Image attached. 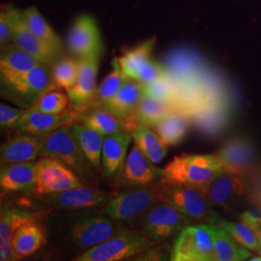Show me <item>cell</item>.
<instances>
[{"instance_id":"obj_13","label":"cell","mask_w":261,"mask_h":261,"mask_svg":"<svg viewBox=\"0 0 261 261\" xmlns=\"http://www.w3.org/2000/svg\"><path fill=\"white\" fill-rule=\"evenodd\" d=\"M47 205L58 209H87L105 206L113 197L112 193L103 192L93 187H75L60 193L42 196Z\"/></svg>"},{"instance_id":"obj_1","label":"cell","mask_w":261,"mask_h":261,"mask_svg":"<svg viewBox=\"0 0 261 261\" xmlns=\"http://www.w3.org/2000/svg\"><path fill=\"white\" fill-rule=\"evenodd\" d=\"M225 171V166L218 155L183 154L174 157L163 168L162 182L203 189Z\"/></svg>"},{"instance_id":"obj_17","label":"cell","mask_w":261,"mask_h":261,"mask_svg":"<svg viewBox=\"0 0 261 261\" xmlns=\"http://www.w3.org/2000/svg\"><path fill=\"white\" fill-rule=\"evenodd\" d=\"M143 96V85L138 81L127 79L120 90L103 108L120 118L127 130L138 122L136 111Z\"/></svg>"},{"instance_id":"obj_5","label":"cell","mask_w":261,"mask_h":261,"mask_svg":"<svg viewBox=\"0 0 261 261\" xmlns=\"http://www.w3.org/2000/svg\"><path fill=\"white\" fill-rule=\"evenodd\" d=\"M56 86L51 65L40 63L23 75L1 83L2 97L21 109H30L49 88Z\"/></svg>"},{"instance_id":"obj_33","label":"cell","mask_w":261,"mask_h":261,"mask_svg":"<svg viewBox=\"0 0 261 261\" xmlns=\"http://www.w3.org/2000/svg\"><path fill=\"white\" fill-rule=\"evenodd\" d=\"M22 16L28 28H30V30L38 39H40L48 46L62 51L63 45L61 39L36 7L32 6L23 10Z\"/></svg>"},{"instance_id":"obj_29","label":"cell","mask_w":261,"mask_h":261,"mask_svg":"<svg viewBox=\"0 0 261 261\" xmlns=\"http://www.w3.org/2000/svg\"><path fill=\"white\" fill-rule=\"evenodd\" d=\"M215 252L217 261H241L252 257L247 248L237 241L224 227L213 224Z\"/></svg>"},{"instance_id":"obj_32","label":"cell","mask_w":261,"mask_h":261,"mask_svg":"<svg viewBox=\"0 0 261 261\" xmlns=\"http://www.w3.org/2000/svg\"><path fill=\"white\" fill-rule=\"evenodd\" d=\"M155 44L156 38H150L138 46L127 49L120 57L117 58L122 73L126 79H136L140 66L151 58Z\"/></svg>"},{"instance_id":"obj_20","label":"cell","mask_w":261,"mask_h":261,"mask_svg":"<svg viewBox=\"0 0 261 261\" xmlns=\"http://www.w3.org/2000/svg\"><path fill=\"white\" fill-rule=\"evenodd\" d=\"M132 140L133 137L127 130L105 137L102 149V169L105 176L110 179L119 177Z\"/></svg>"},{"instance_id":"obj_41","label":"cell","mask_w":261,"mask_h":261,"mask_svg":"<svg viewBox=\"0 0 261 261\" xmlns=\"http://www.w3.org/2000/svg\"><path fill=\"white\" fill-rule=\"evenodd\" d=\"M27 110L16 109L7 105H0V126L2 129L14 128Z\"/></svg>"},{"instance_id":"obj_7","label":"cell","mask_w":261,"mask_h":261,"mask_svg":"<svg viewBox=\"0 0 261 261\" xmlns=\"http://www.w3.org/2000/svg\"><path fill=\"white\" fill-rule=\"evenodd\" d=\"M140 231L154 242H161L180 233L189 224V219L175 206L160 200L140 220Z\"/></svg>"},{"instance_id":"obj_12","label":"cell","mask_w":261,"mask_h":261,"mask_svg":"<svg viewBox=\"0 0 261 261\" xmlns=\"http://www.w3.org/2000/svg\"><path fill=\"white\" fill-rule=\"evenodd\" d=\"M9 11L12 21L13 43L31 56L36 57L41 62L53 65L58 58H60L62 51L48 46L33 34L24 20L22 11H19L12 6H9Z\"/></svg>"},{"instance_id":"obj_6","label":"cell","mask_w":261,"mask_h":261,"mask_svg":"<svg viewBox=\"0 0 261 261\" xmlns=\"http://www.w3.org/2000/svg\"><path fill=\"white\" fill-rule=\"evenodd\" d=\"M171 260L217 261L213 224L186 226L173 245Z\"/></svg>"},{"instance_id":"obj_44","label":"cell","mask_w":261,"mask_h":261,"mask_svg":"<svg viewBox=\"0 0 261 261\" xmlns=\"http://www.w3.org/2000/svg\"><path fill=\"white\" fill-rule=\"evenodd\" d=\"M255 231H256V233L258 235V239H259V249H258V252L261 253V227L258 228V229H256Z\"/></svg>"},{"instance_id":"obj_23","label":"cell","mask_w":261,"mask_h":261,"mask_svg":"<svg viewBox=\"0 0 261 261\" xmlns=\"http://www.w3.org/2000/svg\"><path fill=\"white\" fill-rule=\"evenodd\" d=\"M224 163L226 171L238 173L251 167L254 158L252 144L244 139L228 140L218 153Z\"/></svg>"},{"instance_id":"obj_15","label":"cell","mask_w":261,"mask_h":261,"mask_svg":"<svg viewBox=\"0 0 261 261\" xmlns=\"http://www.w3.org/2000/svg\"><path fill=\"white\" fill-rule=\"evenodd\" d=\"M100 56L79 59V77L74 87L66 91L71 106L76 111H84L94 103L97 92L96 80L99 70Z\"/></svg>"},{"instance_id":"obj_35","label":"cell","mask_w":261,"mask_h":261,"mask_svg":"<svg viewBox=\"0 0 261 261\" xmlns=\"http://www.w3.org/2000/svg\"><path fill=\"white\" fill-rule=\"evenodd\" d=\"M126 80L127 79L122 73L121 68L118 63V59L117 57H115L112 61V70L98 86L93 105L90 108H103V106L120 90Z\"/></svg>"},{"instance_id":"obj_11","label":"cell","mask_w":261,"mask_h":261,"mask_svg":"<svg viewBox=\"0 0 261 261\" xmlns=\"http://www.w3.org/2000/svg\"><path fill=\"white\" fill-rule=\"evenodd\" d=\"M67 46L77 59L101 56L103 42L100 29L92 16L81 15L74 20L68 33Z\"/></svg>"},{"instance_id":"obj_43","label":"cell","mask_w":261,"mask_h":261,"mask_svg":"<svg viewBox=\"0 0 261 261\" xmlns=\"http://www.w3.org/2000/svg\"><path fill=\"white\" fill-rule=\"evenodd\" d=\"M243 223L250 225L254 230L261 227V211L258 209H250L241 215Z\"/></svg>"},{"instance_id":"obj_4","label":"cell","mask_w":261,"mask_h":261,"mask_svg":"<svg viewBox=\"0 0 261 261\" xmlns=\"http://www.w3.org/2000/svg\"><path fill=\"white\" fill-rule=\"evenodd\" d=\"M42 157H53L64 163L80 177H93L94 167L84 156L72 125H67L47 135H42Z\"/></svg>"},{"instance_id":"obj_39","label":"cell","mask_w":261,"mask_h":261,"mask_svg":"<svg viewBox=\"0 0 261 261\" xmlns=\"http://www.w3.org/2000/svg\"><path fill=\"white\" fill-rule=\"evenodd\" d=\"M143 92L145 96L150 98L174 105L177 100V86H175L174 82L169 77V75L152 84L143 85Z\"/></svg>"},{"instance_id":"obj_10","label":"cell","mask_w":261,"mask_h":261,"mask_svg":"<svg viewBox=\"0 0 261 261\" xmlns=\"http://www.w3.org/2000/svg\"><path fill=\"white\" fill-rule=\"evenodd\" d=\"M161 200L175 206L189 220H208L213 223L217 216L210 210L211 203L205 193L196 187L164 183Z\"/></svg>"},{"instance_id":"obj_28","label":"cell","mask_w":261,"mask_h":261,"mask_svg":"<svg viewBox=\"0 0 261 261\" xmlns=\"http://www.w3.org/2000/svg\"><path fill=\"white\" fill-rule=\"evenodd\" d=\"M130 134L135 144L155 165L160 164L166 157L167 146L160 139L158 134L151 130L149 127L138 124Z\"/></svg>"},{"instance_id":"obj_31","label":"cell","mask_w":261,"mask_h":261,"mask_svg":"<svg viewBox=\"0 0 261 261\" xmlns=\"http://www.w3.org/2000/svg\"><path fill=\"white\" fill-rule=\"evenodd\" d=\"M173 112H179L174 103L159 101L144 95L137 108L136 118L139 124L154 128L162 119Z\"/></svg>"},{"instance_id":"obj_14","label":"cell","mask_w":261,"mask_h":261,"mask_svg":"<svg viewBox=\"0 0 261 261\" xmlns=\"http://www.w3.org/2000/svg\"><path fill=\"white\" fill-rule=\"evenodd\" d=\"M163 178V168H157L155 164L134 144L116 181L120 187L141 186L160 182Z\"/></svg>"},{"instance_id":"obj_42","label":"cell","mask_w":261,"mask_h":261,"mask_svg":"<svg viewBox=\"0 0 261 261\" xmlns=\"http://www.w3.org/2000/svg\"><path fill=\"white\" fill-rule=\"evenodd\" d=\"M13 42L12 38V21L10 16L9 6H5L0 12V46L4 47Z\"/></svg>"},{"instance_id":"obj_8","label":"cell","mask_w":261,"mask_h":261,"mask_svg":"<svg viewBox=\"0 0 261 261\" xmlns=\"http://www.w3.org/2000/svg\"><path fill=\"white\" fill-rule=\"evenodd\" d=\"M125 223L103 213H85L75 222L71 229V239L81 250H88L118 233Z\"/></svg>"},{"instance_id":"obj_2","label":"cell","mask_w":261,"mask_h":261,"mask_svg":"<svg viewBox=\"0 0 261 261\" xmlns=\"http://www.w3.org/2000/svg\"><path fill=\"white\" fill-rule=\"evenodd\" d=\"M164 183L162 181L141 186L128 187L103 206V212L123 223L140 221L152 206L161 200Z\"/></svg>"},{"instance_id":"obj_26","label":"cell","mask_w":261,"mask_h":261,"mask_svg":"<svg viewBox=\"0 0 261 261\" xmlns=\"http://www.w3.org/2000/svg\"><path fill=\"white\" fill-rule=\"evenodd\" d=\"M77 112L79 122L101 133L103 137L126 130L121 119L105 108L94 107Z\"/></svg>"},{"instance_id":"obj_22","label":"cell","mask_w":261,"mask_h":261,"mask_svg":"<svg viewBox=\"0 0 261 261\" xmlns=\"http://www.w3.org/2000/svg\"><path fill=\"white\" fill-rule=\"evenodd\" d=\"M41 62L36 57L18 47L9 44L1 47L0 77L1 83H6L20 75L25 74Z\"/></svg>"},{"instance_id":"obj_40","label":"cell","mask_w":261,"mask_h":261,"mask_svg":"<svg viewBox=\"0 0 261 261\" xmlns=\"http://www.w3.org/2000/svg\"><path fill=\"white\" fill-rule=\"evenodd\" d=\"M167 75H168L167 68L150 58L140 66L135 81H138L142 85H146Z\"/></svg>"},{"instance_id":"obj_37","label":"cell","mask_w":261,"mask_h":261,"mask_svg":"<svg viewBox=\"0 0 261 261\" xmlns=\"http://www.w3.org/2000/svg\"><path fill=\"white\" fill-rule=\"evenodd\" d=\"M69 103L67 92L56 85L43 94L30 109L48 114H60L66 112Z\"/></svg>"},{"instance_id":"obj_3","label":"cell","mask_w":261,"mask_h":261,"mask_svg":"<svg viewBox=\"0 0 261 261\" xmlns=\"http://www.w3.org/2000/svg\"><path fill=\"white\" fill-rule=\"evenodd\" d=\"M156 242L145 234L124 228L108 240L85 250L75 261H119L150 250Z\"/></svg>"},{"instance_id":"obj_24","label":"cell","mask_w":261,"mask_h":261,"mask_svg":"<svg viewBox=\"0 0 261 261\" xmlns=\"http://www.w3.org/2000/svg\"><path fill=\"white\" fill-rule=\"evenodd\" d=\"M46 244L43 229L30 219L16 230L12 240L13 251L17 258L27 257L37 252Z\"/></svg>"},{"instance_id":"obj_18","label":"cell","mask_w":261,"mask_h":261,"mask_svg":"<svg viewBox=\"0 0 261 261\" xmlns=\"http://www.w3.org/2000/svg\"><path fill=\"white\" fill-rule=\"evenodd\" d=\"M42 136L24 134L18 135L3 142L0 147L1 166L32 162L42 157Z\"/></svg>"},{"instance_id":"obj_27","label":"cell","mask_w":261,"mask_h":261,"mask_svg":"<svg viewBox=\"0 0 261 261\" xmlns=\"http://www.w3.org/2000/svg\"><path fill=\"white\" fill-rule=\"evenodd\" d=\"M72 127L84 156L95 169H100L102 168V149L105 137L101 133L81 122H75Z\"/></svg>"},{"instance_id":"obj_16","label":"cell","mask_w":261,"mask_h":261,"mask_svg":"<svg viewBox=\"0 0 261 261\" xmlns=\"http://www.w3.org/2000/svg\"><path fill=\"white\" fill-rule=\"evenodd\" d=\"M79 122L77 111H66L60 114H48L33 109H28L21 118L14 126L20 133L42 136L47 135L60 127L73 125Z\"/></svg>"},{"instance_id":"obj_9","label":"cell","mask_w":261,"mask_h":261,"mask_svg":"<svg viewBox=\"0 0 261 261\" xmlns=\"http://www.w3.org/2000/svg\"><path fill=\"white\" fill-rule=\"evenodd\" d=\"M81 177L64 163L53 157H41L36 162V181L33 194L42 196L83 186Z\"/></svg>"},{"instance_id":"obj_19","label":"cell","mask_w":261,"mask_h":261,"mask_svg":"<svg viewBox=\"0 0 261 261\" xmlns=\"http://www.w3.org/2000/svg\"><path fill=\"white\" fill-rule=\"evenodd\" d=\"M36 181V163L25 162L1 166V196L10 193L33 194Z\"/></svg>"},{"instance_id":"obj_21","label":"cell","mask_w":261,"mask_h":261,"mask_svg":"<svg viewBox=\"0 0 261 261\" xmlns=\"http://www.w3.org/2000/svg\"><path fill=\"white\" fill-rule=\"evenodd\" d=\"M245 188L244 181L236 173L225 171L201 190L205 193L211 204L229 208L242 198Z\"/></svg>"},{"instance_id":"obj_25","label":"cell","mask_w":261,"mask_h":261,"mask_svg":"<svg viewBox=\"0 0 261 261\" xmlns=\"http://www.w3.org/2000/svg\"><path fill=\"white\" fill-rule=\"evenodd\" d=\"M30 219L32 217L22 210L14 209L2 212L0 220V260L18 259L12 247L13 236L19 226Z\"/></svg>"},{"instance_id":"obj_34","label":"cell","mask_w":261,"mask_h":261,"mask_svg":"<svg viewBox=\"0 0 261 261\" xmlns=\"http://www.w3.org/2000/svg\"><path fill=\"white\" fill-rule=\"evenodd\" d=\"M202 132L215 135L224 128L226 122V112L221 103H210L190 115Z\"/></svg>"},{"instance_id":"obj_30","label":"cell","mask_w":261,"mask_h":261,"mask_svg":"<svg viewBox=\"0 0 261 261\" xmlns=\"http://www.w3.org/2000/svg\"><path fill=\"white\" fill-rule=\"evenodd\" d=\"M190 116L182 112H173L162 119L154 127L165 145L173 146L181 142L190 127Z\"/></svg>"},{"instance_id":"obj_36","label":"cell","mask_w":261,"mask_h":261,"mask_svg":"<svg viewBox=\"0 0 261 261\" xmlns=\"http://www.w3.org/2000/svg\"><path fill=\"white\" fill-rule=\"evenodd\" d=\"M51 70L56 86L68 91L74 87L77 81L80 70L79 59L60 57L51 65Z\"/></svg>"},{"instance_id":"obj_38","label":"cell","mask_w":261,"mask_h":261,"mask_svg":"<svg viewBox=\"0 0 261 261\" xmlns=\"http://www.w3.org/2000/svg\"><path fill=\"white\" fill-rule=\"evenodd\" d=\"M215 222L224 229H226L234 239L244 246L245 248L258 252L259 249V239L256 231L245 223H235V222H228L220 219L218 216H216L214 219ZM213 221V223H214Z\"/></svg>"}]
</instances>
